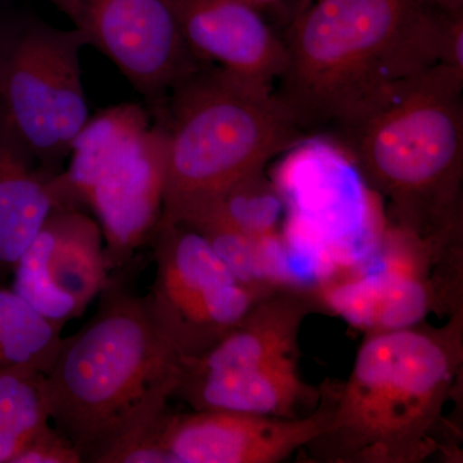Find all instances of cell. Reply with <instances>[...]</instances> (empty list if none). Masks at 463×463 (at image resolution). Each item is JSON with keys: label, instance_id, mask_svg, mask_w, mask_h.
I'll list each match as a JSON object with an SVG mask.
<instances>
[{"label": "cell", "instance_id": "cell-15", "mask_svg": "<svg viewBox=\"0 0 463 463\" xmlns=\"http://www.w3.org/2000/svg\"><path fill=\"white\" fill-rule=\"evenodd\" d=\"M58 174L43 169L0 112V283L52 213L66 207Z\"/></svg>", "mask_w": 463, "mask_h": 463}, {"label": "cell", "instance_id": "cell-1", "mask_svg": "<svg viewBox=\"0 0 463 463\" xmlns=\"http://www.w3.org/2000/svg\"><path fill=\"white\" fill-rule=\"evenodd\" d=\"M443 11L419 0H312L274 88L306 137L335 139L395 85L440 63Z\"/></svg>", "mask_w": 463, "mask_h": 463}, {"label": "cell", "instance_id": "cell-5", "mask_svg": "<svg viewBox=\"0 0 463 463\" xmlns=\"http://www.w3.org/2000/svg\"><path fill=\"white\" fill-rule=\"evenodd\" d=\"M152 118L165 132L161 218L183 222L306 139L272 90L200 65Z\"/></svg>", "mask_w": 463, "mask_h": 463}, {"label": "cell", "instance_id": "cell-18", "mask_svg": "<svg viewBox=\"0 0 463 463\" xmlns=\"http://www.w3.org/2000/svg\"><path fill=\"white\" fill-rule=\"evenodd\" d=\"M209 206L218 207L232 223L255 240L264 243H273L276 240L274 228L282 205L263 172L234 185Z\"/></svg>", "mask_w": 463, "mask_h": 463}, {"label": "cell", "instance_id": "cell-17", "mask_svg": "<svg viewBox=\"0 0 463 463\" xmlns=\"http://www.w3.org/2000/svg\"><path fill=\"white\" fill-rule=\"evenodd\" d=\"M62 330L0 283V367H27L50 373Z\"/></svg>", "mask_w": 463, "mask_h": 463}, {"label": "cell", "instance_id": "cell-2", "mask_svg": "<svg viewBox=\"0 0 463 463\" xmlns=\"http://www.w3.org/2000/svg\"><path fill=\"white\" fill-rule=\"evenodd\" d=\"M463 309L441 327L368 332L349 377L331 386L325 430L306 447L325 463H421L439 449L462 374Z\"/></svg>", "mask_w": 463, "mask_h": 463}, {"label": "cell", "instance_id": "cell-4", "mask_svg": "<svg viewBox=\"0 0 463 463\" xmlns=\"http://www.w3.org/2000/svg\"><path fill=\"white\" fill-rule=\"evenodd\" d=\"M336 141L388 203L392 230L463 239V75L439 63L402 81Z\"/></svg>", "mask_w": 463, "mask_h": 463}, {"label": "cell", "instance_id": "cell-14", "mask_svg": "<svg viewBox=\"0 0 463 463\" xmlns=\"http://www.w3.org/2000/svg\"><path fill=\"white\" fill-rule=\"evenodd\" d=\"M321 298L292 283L279 282L263 292L242 321L194 358H181L182 373H210L255 367L298 356V334Z\"/></svg>", "mask_w": 463, "mask_h": 463}, {"label": "cell", "instance_id": "cell-13", "mask_svg": "<svg viewBox=\"0 0 463 463\" xmlns=\"http://www.w3.org/2000/svg\"><path fill=\"white\" fill-rule=\"evenodd\" d=\"M298 356L269 364L210 373H179L172 398L194 411H236L279 419L315 412L323 388L301 379Z\"/></svg>", "mask_w": 463, "mask_h": 463}, {"label": "cell", "instance_id": "cell-3", "mask_svg": "<svg viewBox=\"0 0 463 463\" xmlns=\"http://www.w3.org/2000/svg\"><path fill=\"white\" fill-rule=\"evenodd\" d=\"M129 273V265L109 272L96 313L62 337L45 374L51 421L83 463L99 462L134 420L169 404L181 373V355Z\"/></svg>", "mask_w": 463, "mask_h": 463}, {"label": "cell", "instance_id": "cell-21", "mask_svg": "<svg viewBox=\"0 0 463 463\" xmlns=\"http://www.w3.org/2000/svg\"><path fill=\"white\" fill-rule=\"evenodd\" d=\"M425 7L444 12H462L463 0H419Z\"/></svg>", "mask_w": 463, "mask_h": 463}, {"label": "cell", "instance_id": "cell-19", "mask_svg": "<svg viewBox=\"0 0 463 463\" xmlns=\"http://www.w3.org/2000/svg\"><path fill=\"white\" fill-rule=\"evenodd\" d=\"M14 463H83L74 444L48 425L18 453Z\"/></svg>", "mask_w": 463, "mask_h": 463}, {"label": "cell", "instance_id": "cell-12", "mask_svg": "<svg viewBox=\"0 0 463 463\" xmlns=\"http://www.w3.org/2000/svg\"><path fill=\"white\" fill-rule=\"evenodd\" d=\"M183 38L192 56L234 78L274 91L288 48L250 0H178Z\"/></svg>", "mask_w": 463, "mask_h": 463}, {"label": "cell", "instance_id": "cell-7", "mask_svg": "<svg viewBox=\"0 0 463 463\" xmlns=\"http://www.w3.org/2000/svg\"><path fill=\"white\" fill-rule=\"evenodd\" d=\"M74 27L38 18L0 21V112L43 169L63 170L70 147L90 116Z\"/></svg>", "mask_w": 463, "mask_h": 463}, {"label": "cell", "instance_id": "cell-20", "mask_svg": "<svg viewBox=\"0 0 463 463\" xmlns=\"http://www.w3.org/2000/svg\"><path fill=\"white\" fill-rule=\"evenodd\" d=\"M440 65L463 75V11L443 12Z\"/></svg>", "mask_w": 463, "mask_h": 463}, {"label": "cell", "instance_id": "cell-16", "mask_svg": "<svg viewBox=\"0 0 463 463\" xmlns=\"http://www.w3.org/2000/svg\"><path fill=\"white\" fill-rule=\"evenodd\" d=\"M51 425L45 374L27 367H0V463L18 453Z\"/></svg>", "mask_w": 463, "mask_h": 463}, {"label": "cell", "instance_id": "cell-22", "mask_svg": "<svg viewBox=\"0 0 463 463\" xmlns=\"http://www.w3.org/2000/svg\"><path fill=\"white\" fill-rule=\"evenodd\" d=\"M250 2L263 11L264 8L272 7L273 5H277V3L281 2V0H250Z\"/></svg>", "mask_w": 463, "mask_h": 463}, {"label": "cell", "instance_id": "cell-6", "mask_svg": "<svg viewBox=\"0 0 463 463\" xmlns=\"http://www.w3.org/2000/svg\"><path fill=\"white\" fill-rule=\"evenodd\" d=\"M163 124L137 103L88 118L58 174L67 207L90 210L102 231L109 272L132 264L163 214L165 190Z\"/></svg>", "mask_w": 463, "mask_h": 463}, {"label": "cell", "instance_id": "cell-11", "mask_svg": "<svg viewBox=\"0 0 463 463\" xmlns=\"http://www.w3.org/2000/svg\"><path fill=\"white\" fill-rule=\"evenodd\" d=\"M331 410V386L326 385L315 412L298 419L236 411H170L164 446L174 463L283 462L325 430Z\"/></svg>", "mask_w": 463, "mask_h": 463}, {"label": "cell", "instance_id": "cell-9", "mask_svg": "<svg viewBox=\"0 0 463 463\" xmlns=\"http://www.w3.org/2000/svg\"><path fill=\"white\" fill-rule=\"evenodd\" d=\"M145 97L151 115L203 63L183 38L178 0H50Z\"/></svg>", "mask_w": 463, "mask_h": 463}, {"label": "cell", "instance_id": "cell-8", "mask_svg": "<svg viewBox=\"0 0 463 463\" xmlns=\"http://www.w3.org/2000/svg\"><path fill=\"white\" fill-rule=\"evenodd\" d=\"M148 243L156 270L145 297L181 358L215 346L268 289L241 282L203 234L179 222L160 218Z\"/></svg>", "mask_w": 463, "mask_h": 463}, {"label": "cell", "instance_id": "cell-10", "mask_svg": "<svg viewBox=\"0 0 463 463\" xmlns=\"http://www.w3.org/2000/svg\"><path fill=\"white\" fill-rule=\"evenodd\" d=\"M12 274V289L63 330L66 323L83 315L108 282L99 224L84 210H54Z\"/></svg>", "mask_w": 463, "mask_h": 463}]
</instances>
